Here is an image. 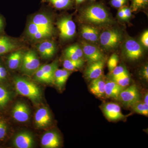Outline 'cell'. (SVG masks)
<instances>
[{
    "label": "cell",
    "mask_w": 148,
    "mask_h": 148,
    "mask_svg": "<svg viewBox=\"0 0 148 148\" xmlns=\"http://www.w3.org/2000/svg\"><path fill=\"white\" fill-rule=\"evenodd\" d=\"M102 110L106 117L111 121L120 120L125 117L122 113L120 106L116 103H105L102 107Z\"/></svg>",
    "instance_id": "8fae6325"
},
{
    "label": "cell",
    "mask_w": 148,
    "mask_h": 148,
    "mask_svg": "<svg viewBox=\"0 0 148 148\" xmlns=\"http://www.w3.org/2000/svg\"><path fill=\"white\" fill-rule=\"evenodd\" d=\"M118 61L119 57L117 54L114 53L111 56L108 63V68L109 71L110 73L117 66Z\"/></svg>",
    "instance_id": "1f68e13d"
},
{
    "label": "cell",
    "mask_w": 148,
    "mask_h": 148,
    "mask_svg": "<svg viewBox=\"0 0 148 148\" xmlns=\"http://www.w3.org/2000/svg\"><path fill=\"white\" fill-rule=\"evenodd\" d=\"M61 144L60 136L58 133L53 131L47 132L41 139V145L45 148L58 147Z\"/></svg>",
    "instance_id": "2e32d148"
},
{
    "label": "cell",
    "mask_w": 148,
    "mask_h": 148,
    "mask_svg": "<svg viewBox=\"0 0 148 148\" xmlns=\"http://www.w3.org/2000/svg\"><path fill=\"white\" fill-rule=\"evenodd\" d=\"M117 100L126 107L131 108L140 100V92L137 86L133 84L125 88L120 93Z\"/></svg>",
    "instance_id": "52a82bcc"
},
{
    "label": "cell",
    "mask_w": 148,
    "mask_h": 148,
    "mask_svg": "<svg viewBox=\"0 0 148 148\" xmlns=\"http://www.w3.org/2000/svg\"><path fill=\"white\" fill-rule=\"evenodd\" d=\"M101 46L106 50H111L116 48L119 45L122 40L120 32L115 29H109L104 31L99 36Z\"/></svg>",
    "instance_id": "277c9868"
},
{
    "label": "cell",
    "mask_w": 148,
    "mask_h": 148,
    "mask_svg": "<svg viewBox=\"0 0 148 148\" xmlns=\"http://www.w3.org/2000/svg\"><path fill=\"white\" fill-rule=\"evenodd\" d=\"M140 75L143 78L147 81L148 80V66L147 65L144 66V68L141 71Z\"/></svg>",
    "instance_id": "8d00e7d4"
},
{
    "label": "cell",
    "mask_w": 148,
    "mask_h": 148,
    "mask_svg": "<svg viewBox=\"0 0 148 148\" xmlns=\"http://www.w3.org/2000/svg\"><path fill=\"white\" fill-rule=\"evenodd\" d=\"M81 35L84 40L92 43L99 40V31L97 29L89 25H83L82 27Z\"/></svg>",
    "instance_id": "44dd1931"
},
{
    "label": "cell",
    "mask_w": 148,
    "mask_h": 148,
    "mask_svg": "<svg viewBox=\"0 0 148 148\" xmlns=\"http://www.w3.org/2000/svg\"><path fill=\"white\" fill-rule=\"evenodd\" d=\"M14 82L18 94L29 98L34 102L39 101L41 99V91L34 83L18 77L14 78Z\"/></svg>",
    "instance_id": "3957f363"
},
{
    "label": "cell",
    "mask_w": 148,
    "mask_h": 148,
    "mask_svg": "<svg viewBox=\"0 0 148 148\" xmlns=\"http://www.w3.org/2000/svg\"><path fill=\"white\" fill-rule=\"evenodd\" d=\"M24 52L18 50L11 53L8 57L7 65L9 69L16 70L20 68Z\"/></svg>",
    "instance_id": "d6986e66"
},
{
    "label": "cell",
    "mask_w": 148,
    "mask_h": 148,
    "mask_svg": "<svg viewBox=\"0 0 148 148\" xmlns=\"http://www.w3.org/2000/svg\"><path fill=\"white\" fill-rule=\"evenodd\" d=\"M56 24L62 39H71L75 35V24L70 16H64L60 18Z\"/></svg>",
    "instance_id": "ba28073f"
},
{
    "label": "cell",
    "mask_w": 148,
    "mask_h": 148,
    "mask_svg": "<svg viewBox=\"0 0 148 148\" xmlns=\"http://www.w3.org/2000/svg\"><path fill=\"white\" fill-rule=\"evenodd\" d=\"M144 103L145 104L148 105V92L146 93L145 95V98H144Z\"/></svg>",
    "instance_id": "60d3db41"
},
{
    "label": "cell",
    "mask_w": 148,
    "mask_h": 148,
    "mask_svg": "<svg viewBox=\"0 0 148 148\" xmlns=\"http://www.w3.org/2000/svg\"><path fill=\"white\" fill-rule=\"evenodd\" d=\"M132 110L136 113L148 116V105L144 102L139 101L136 102L131 107Z\"/></svg>",
    "instance_id": "4316f807"
},
{
    "label": "cell",
    "mask_w": 148,
    "mask_h": 148,
    "mask_svg": "<svg viewBox=\"0 0 148 148\" xmlns=\"http://www.w3.org/2000/svg\"><path fill=\"white\" fill-rule=\"evenodd\" d=\"M7 72L5 68L0 64V81L4 80L6 78Z\"/></svg>",
    "instance_id": "d590c367"
},
{
    "label": "cell",
    "mask_w": 148,
    "mask_h": 148,
    "mask_svg": "<svg viewBox=\"0 0 148 148\" xmlns=\"http://www.w3.org/2000/svg\"><path fill=\"white\" fill-rule=\"evenodd\" d=\"M71 74V71L65 69H57L53 77V84L61 89L64 87Z\"/></svg>",
    "instance_id": "7402d4cb"
},
{
    "label": "cell",
    "mask_w": 148,
    "mask_h": 148,
    "mask_svg": "<svg viewBox=\"0 0 148 148\" xmlns=\"http://www.w3.org/2000/svg\"><path fill=\"white\" fill-rule=\"evenodd\" d=\"M83 56L82 48L78 45L70 46L64 51V56L67 59L80 60L83 59Z\"/></svg>",
    "instance_id": "cb8c5ba5"
},
{
    "label": "cell",
    "mask_w": 148,
    "mask_h": 148,
    "mask_svg": "<svg viewBox=\"0 0 148 148\" xmlns=\"http://www.w3.org/2000/svg\"><path fill=\"white\" fill-rule=\"evenodd\" d=\"M84 55L89 64L105 59L104 54L98 47L86 42H82Z\"/></svg>",
    "instance_id": "30bf717a"
},
{
    "label": "cell",
    "mask_w": 148,
    "mask_h": 148,
    "mask_svg": "<svg viewBox=\"0 0 148 148\" xmlns=\"http://www.w3.org/2000/svg\"><path fill=\"white\" fill-rule=\"evenodd\" d=\"M40 66V61L36 52L29 50L24 52L20 69L24 73H34Z\"/></svg>",
    "instance_id": "8992f818"
},
{
    "label": "cell",
    "mask_w": 148,
    "mask_h": 148,
    "mask_svg": "<svg viewBox=\"0 0 148 148\" xmlns=\"http://www.w3.org/2000/svg\"><path fill=\"white\" fill-rule=\"evenodd\" d=\"M141 42L145 47H148V31L147 30L142 35L141 38Z\"/></svg>",
    "instance_id": "e575fe53"
},
{
    "label": "cell",
    "mask_w": 148,
    "mask_h": 148,
    "mask_svg": "<svg viewBox=\"0 0 148 148\" xmlns=\"http://www.w3.org/2000/svg\"><path fill=\"white\" fill-rule=\"evenodd\" d=\"M33 136L27 132H21L18 134L14 140V145L16 148H31L34 145Z\"/></svg>",
    "instance_id": "e0dca14e"
},
{
    "label": "cell",
    "mask_w": 148,
    "mask_h": 148,
    "mask_svg": "<svg viewBox=\"0 0 148 148\" xmlns=\"http://www.w3.org/2000/svg\"><path fill=\"white\" fill-rule=\"evenodd\" d=\"M123 50L125 57L130 61H136L143 56L142 47L138 42L133 39L130 38L125 41Z\"/></svg>",
    "instance_id": "9c48e42d"
},
{
    "label": "cell",
    "mask_w": 148,
    "mask_h": 148,
    "mask_svg": "<svg viewBox=\"0 0 148 148\" xmlns=\"http://www.w3.org/2000/svg\"><path fill=\"white\" fill-rule=\"evenodd\" d=\"M132 11L137 12L146 8L148 5V0H130Z\"/></svg>",
    "instance_id": "83f0119b"
},
{
    "label": "cell",
    "mask_w": 148,
    "mask_h": 148,
    "mask_svg": "<svg viewBox=\"0 0 148 148\" xmlns=\"http://www.w3.org/2000/svg\"><path fill=\"white\" fill-rule=\"evenodd\" d=\"M17 46V43L9 37L0 35V55L9 53Z\"/></svg>",
    "instance_id": "603a6c76"
},
{
    "label": "cell",
    "mask_w": 148,
    "mask_h": 148,
    "mask_svg": "<svg viewBox=\"0 0 148 148\" xmlns=\"http://www.w3.org/2000/svg\"><path fill=\"white\" fill-rule=\"evenodd\" d=\"M51 121V117L49 110L46 108H40L36 112L35 116V124L39 128L48 126Z\"/></svg>",
    "instance_id": "9a60e30c"
},
{
    "label": "cell",
    "mask_w": 148,
    "mask_h": 148,
    "mask_svg": "<svg viewBox=\"0 0 148 148\" xmlns=\"http://www.w3.org/2000/svg\"><path fill=\"white\" fill-rule=\"evenodd\" d=\"M58 69V62L54 61L50 64L40 66L35 72L34 79L40 82L53 84L54 73Z\"/></svg>",
    "instance_id": "5b68a950"
},
{
    "label": "cell",
    "mask_w": 148,
    "mask_h": 148,
    "mask_svg": "<svg viewBox=\"0 0 148 148\" xmlns=\"http://www.w3.org/2000/svg\"><path fill=\"white\" fill-rule=\"evenodd\" d=\"M106 81L102 76L91 81L88 86L90 92L98 98H102L105 96Z\"/></svg>",
    "instance_id": "ac0fdd59"
},
{
    "label": "cell",
    "mask_w": 148,
    "mask_h": 148,
    "mask_svg": "<svg viewBox=\"0 0 148 148\" xmlns=\"http://www.w3.org/2000/svg\"><path fill=\"white\" fill-rule=\"evenodd\" d=\"M10 99V94L3 86H0V108H3L8 103Z\"/></svg>",
    "instance_id": "f1b7e54d"
},
{
    "label": "cell",
    "mask_w": 148,
    "mask_h": 148,
    "mask_svg": "<svg viewBox=\"0 0 148 148\" xmlns=\"http://www.w3.org/2000/svg\"><path fill=\"white\" fill-rule=\"evenodd\" d=\"M125 20H127L131 17L132 10L128 7L124 6Z\"/></svg>",
    "instance_id": "74e56055"
},
{
    "label": "cell",
    "mask_w": 148,
    "mask_h": 148,
    "mask_svg": "<svg viewBox=\"0 0 148 148\" xmlns=\"http://www.w3.org/2000/svg\"><path fill=\"white\" fill-rule=\"evenodd\" d=\"M111 80L116 83L120 86L125 88L129 85L130 82V77L129 73H127L122 76Z\"/></svg>",
    "instance_id": "f546056e"
},
{
    "label": "cell",
    "mask_w": 148,
    "mask_h": 148,
    "mask_svg": "<svg viewBox=\"0 0 148 148\" xmlns=\"http://www.w3.org/2000/svg\"><path fill=\"white\" fill-rule=\"evenodd\" d=\"M128 0H110V4L113 7L120 8L128 3Z\"/></svg>",
    "instance_id": "d6a6232c"
},
{
    "label": "cell",
    "mask_w": 148,
    "mask_h": 148,
    "mask_svg": "<svg viewBox=\"0 0 148 148\" xmlns=\"http://www.w3.org/2000/svg\"><path fill=\"white\" fill-rule=\"evenodd\" d=\"M13 117L16 121L25 122L30 117V110L25 103L18 102L14 106L12 111Z\"/></svg>",
    "instance_id": "5bb4252c"
},
{
    "label": "cell",
    "mask_w": 148,
    "mask_h": 148,
    "mask_svg": "<svg viewBox=\"0 0 148 148\" xmlns=\"http://www.w3.org/2000/svg\"><path fill=\"white\" fill-rule=\"evenodd\" d=\"M42 1L48 3L54 8L58 10L71 8L74 3L73 0H42Z\"/></svg>",
    "instance_id": "d4e9b609"
},
{
    "label": "cell",
    "mask_w": 148,
    "mask_h": 148,
    "mask_svg": "<svg viewBox=\"0 0 148 148\" xmlns=\"http://www.w3.org/2000/svg\"><path fill=\"white\" fill-rule=\"evenodd\" d=\"M124 88L112 80L107 81L105 85V96L117 100L120 93Z\"/></svg>",
    "instance_id": "ffe728a7"
},
{
    "label": "cell",
    "mask_w": 148,
    "mask_h": 148,
    "mask_svg": "<svg viewBox=\"0 0 148 148\" xmlns=\"http://www.w3.org/2000/svg\"><path fill=\"white\" fill-rule=\"evenodd\" d=\"M4 26V23L3 19L0 15V32H2L3 30Z\"/></svg>",
    "instance_id": "ab89813d"
},
{
    "label": "cell",
    "mask_w": 148,
    "mask_h": 148,
    "mask_svg": "<svg viewBox=\"0 0 148 148\" xmlns=\"http://www.w3.org/2000/svg\"><path fill=\"white\" fill-rule=\"evenodd\" d=\"M80 13L82 20L88 24L102 26L113 22L108 10L101 3L88 4L82 8Z\"/></svg>",
    "instance_id": "7a4b0ae2"
},
{
    "label": "cell",
    "mask_w": 148,
    "mask_h": 148,
    "mask_svg": "<svg viewBox=\"0 0 148 148\" xmlns=\"http://www.w3.org/2000/svg\"><path fill=\"white\" fill-rule=\"evenodd\" d=\"M91 1H95V0H91Z\"/></svg>",
    "instance_id": "7bdbcfd3"
},
{
    "label": "cell",
    "mask_w": 148,
    "mask_h": 148,
    "mask_svg": "<svg viewBox=\"0 0 148 148\" xmlns=\"http://www.w3.org/2000/svg\"><path fill=\"white\" fill-rule=\"evenodd\" d=\"M86 0H75V3L76 5H79L82 3L84 2Z\"/></svg>",
    "instance_id": "b9f144b4"
},
{
    "label": "cell",
    "mask_w": 148,
    "mask_h": 148,
    "mask_svg": "<svg viewBox=\"0 0 148 148\" xmlns=\"http://www.w3.org/2000/svg\"><path fill=\"white\" fill-rule=\"evenodd\" d=\"M105 64V59L89 64L85 71V78L91 81L102 76Z\"/></svg>",
    "instance_id": "7c38bea8"
},
{
    "label": "cell",
    "mask_w": 148,
    "mask_h": 148,
    "mask_svg": "<svg viewBox=\"0 0 148 148\" xmlns=\"http://www.w3.org/2000/svg\"><path fill=\"white\" fill-rule=\"evenodd\" d=\"M84 64V61L83 59L73 60L66 58L63 62V67L64 69L72 71L80 69L83 66Z\"/></svg>",
    "instance_id": "484cf974"
},
{
    "label": "cell",
    "mask_w": 148,
    "mask_h": 148,
    "mask_svg": "<svg viewBox=\"0 0 148 148\" xmlns=\"http://www.w3.org/2000/svg\"><path fill=\"white\" fill-rule=\"evenodd\" d=\"M7 126L5 123L0 120V140L3 139L6 134Z\"/></svg>",
    "instance_id": "836d02e7"
},
{
    "label": "cell",
    "mask_w": 148,
    "mask_h": 148,
    "mask_svg": "<svg viewBox=\"0 0 148 148\" xmlns=\"http://www.w3.org/2000/svg\"><path fill=\"white\" fill-rule=\"evenodd\" d=\"M110 73L112 77L111 79H113L122 76L128 73L126 68L123 66H117Z\"/></svg>",
    "instance_id": "4dcf8cb0"
},
{
    "label": "cell",
    "mask_w": 148,
    "mask_h": 148,
    "mask_svg": "<svg viewBox=\"0 0 148 148\" xmlns=\"http://www.w3.org/2000/svg\"><path fill=\"white\" fill-rule=\"evenodd\" d=\"M52 19L45 13H39L32 16L27 24V36L34 41L48 39L54 34Z\"/></svg>",
    "instance_id": "6da1fadb"
},
{
    "label": "cell",
    "mask_w": 148,
    "mask_h": 148,
    "mask_svg": "<svg viewBox=\"0 0 148 148\" xmlns=\"http://www.w3.org/2000/svg\"><path fill=\"white\" fill-rule=\"evenodd\" d=\"M36 48L40 55L45 59L53 57L56 51L55 43L48 39L40 42L37 45Z\"/></svg>",
    "instance_id": "4fadbf2b"
},
{
    "label": "cell",
    "mask_w": 148,
    "mask_h": 148,
    "mask_svg": "<svg viewBox=\"0 0 148 148\" xmlns=\"http://www.w3.org/2000/svg\"><path fill=\"white\" fill-rule=\"evenodd\" d=\"M119 9L118 12V16L121 20H125L124 6Z\"/></svg>",
    "instance_id": "f35d334b"
}]
</instances>
